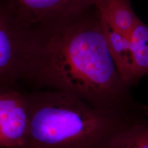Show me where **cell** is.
Masks as SVG:
<instances>
[{"instance_id": "obj_1", "label": "cell", "mask_w": 148, "mask_h": 148, "mask_svg": "<svg viewBox=\"0 0 148 148\" xmlns=\"http://www.w3.org/2000/svg\"><path fill=\"white\" fill-rule=\"evenodd\" d=\"M23 81L35 90L71 94L96 108L138 110L121 78L95 8L77 17L29 29Z\"/></svg>"}, {"instance_id": "obj_2", "label": "cell", "mask_w": 148, "mask_h": 148, "mask_svg": "<svg viewBox=\"0 0 148 148\" xmlns=\"http://www.w3.org/2000/svg\"><path fill=\"white\" fill-rule=\"evenodd\" d=\"M28 130L21 148H108L114 136L137 115L105 111L68 92H25Z\"/></svg>"}, {"instance_id": "obj_3", "label": "cell", "mask_w": 148, "mask_h": 148, "mask_svg": "<svg viewBox=\"0 0 148 148\" xmlns=\"http://www.w3.org/2000/svg\"><path fill=\"white\" fill-rule=\"evenodd\" d=\"M29 29L16 21L8 2L0 0V92L18 89L27 56Z\"/></svg>"}, {"instance_id": "obj_4", "label": "cell", "mask_w": 148, "mask_h": 148, "mask_svg": "<svg viewBox=\"0 0 148 148\" xmlns=\"http://www.w3.org/2000/svg\"><path fill=\"white\" fill-rule=\"evenodd\" d=\"M97 0H7L18 23L31 29L67 21L94 8Z\"/></svg>"}, {"instance_id": "obj_5", "label": "cell", "mask_w": 148, "mask_h": 148, "mask_svg": "<svg viewBox=\"0 0 148 148\" xmlns=\"http://www.w3.org/2000/svg\"><path fill=\"white\" fill-rule=\"evenodd\" d=\"M29 112L25 92H0V148H21L26 138Z\"/></svg>"}, {"instance_id": "obj_6", "label": "cell", "mask_w": 148, "mask_h": 148, "mask_svg": "<svg viewBox=\"0 0 148 148\" xmlns=\"http://www.w3.org/2000/svg\"><path fill=\"white\" fill-rule=\"evenodd\" d=\"M99 19L116 69L122 79L129 87H131L136 84V82L134 77L133 55L129 38L116 30L102 18L99 17Z\"/></svg>"}, {"instance_id": "obj_7", "label": "cell", "mask_w": 148, "mask_h": 148, "mask_svg": "<svg viewBox=\"0 0 148 148\" xmlns=\"http://www.w3.org/2000/svg\"><path fill=\"white\" fill-rule=\"evenodd\" d=\"M94 8L99 17L128 38L136 24L140 21L130 0H97Z\"/></svg>"}, {"instance_id": "obj_8", "label": "cell", "mask_w": 148, "mask_h": 148, "mask_svg": "<svg viewBox=\"0 0 148 148\" xmlns=\"http://www.w3.org/2000/svg\"><path fill=\"white\" fill-rule=\"evenodd\" d=\"M108 148H148V107L114 136Z\"/></svg>"}, {"instance_id": "obj_9", "label": "cell", "mask_w": 148, "mask_h": 148, "mask_svg": "<svg viewBox=\"0 0 148 148\" xmlns=\"http://www.w3.org/2000/svg\"><path fill=\"white\" fill-rule=\"evenodd\" d=\"M131 43L134 77L136 84L142 77L148 75V27L140 21L129 35Z\"/></svg>"}]
</instances>
